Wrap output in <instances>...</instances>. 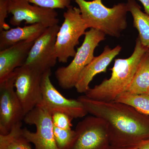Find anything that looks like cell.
<instances>
[{"mask_svg":"<svg viewBox=\"0 0 149 149\" xmlns=\"http://www.w3.org/2000/svg\"><path fill=\"white\" fill-rule=\"evenodd\" d=\"M77 100L88 113L107 123L109 141L114 147L137 149L141 141L149 139V116L114 101L96 100L85 95Z\"/></svg>","mask_w":149,"mask_h":149,"instance_id":"obj_1","label":"cell"},{"mask_svg":"<svg viewBox=\"0 0 149 149\" xmlns=\"http://www.w3.org/2000/svg\"><path fill=\"white\" fill-rule=\"evenodd\" d=\"M148 50L138 37L132 54L128 58L116 59L111 69V75L109 79L90 88L85 95L96 100L114 101L118 96L128 90L141 59Z\"/></svg>","mask_w":149,"mask_h":149,"instance_id":"obj_2","label":"cell"},{"mask_svg":"<svg viewBox=\"0 0 149 149\" xmlns=\"http://www.w3.org/2000/svg\"><path fill=\"white\" fill-rule=\"evenodd\" d=\"M88 28L99 30L105 35L118 38L127 27L126 3H120L111 8L107 7L102 0H74Z\"/></svg>","mask_w":149,"mask_h":149,"instance_id":"obj_3","label":"cell"},{"mask_svg":"<svg viewBox=\"0 0 149 149\" xmlns=\"http://www.w3.org/2000/svg\"><path fill=\"white\" fill-rule=\"evenodd\" d=\"M105 39V35L91 28L85 34L82 45L77 48L74 58L67 66L61 67L56 70L55 77L58 85L68 90L75 88L80 73L94 58L95 49Z\"/></svg>","mask_w":149,"mask_h":149,"instance_id":"obj_4","label":"cell"},{"mask_svg":"<svg viewBox=\"0 0 149 149\" xmlns=\"http://www.w3.org/2000/svg\"><path fill=\"white\" fill-rule=\"evenodd\" d=\"M63 16L64 21L57 35L55 51L58 61L66 63L69 58L75 56V47L79 44L80 37L85 35L88 28L79 8L70 6Z\"/></svg>","mask_w":149,"mask_h":149,"instance_id":"obj_5","label":"cell"},{"mask_svg":"<svg viewBox=\"0 0 149 149\" xmlns=\"http://www.w3.org/2000/svg\"><path fill=\"white\" fill-rule=\"evenodd\" d=\"M75 135L65 149H105L109 142L107 123L89 116L77 123Z\"/></svg>","mask_w":149,"mask_h":149,"instance_id":"obj_6","label":"cell"},{"mask_svg":"<svg viewBox=\"0 0 149 149\" xmlns=\"http://www.w3.org/2000/svg\"><path fill=\"white\" fill-rule=\"evenodd\" d=\"M24 120L26 124L36 126L35 132L22 129L24 136L35 149H59L54 136L52 114L42 105L39 104L28 113Z\"/></svg>","mask_w":149,"mask_h":149,"instance_id":"obj_7","label":"cell"},{"mask_svg":"<svg viewBox=\"0 0 149 149\" xmlns=\"http://www.w3.org/2000/svg\"><path fill=\"white\" fill-rule=\"evenodd\" d=\"M15 88L25 115L41 102V83L44 73L27 65L14 71Z\"/></svg>","mask_w":149,"mask_h":149,"instance_id":"obj_8","label":"cell"},{"mask_svg":"<svg viewBox=\"0 0 149 149\" xmlns=\"http://www.w3.org/2000/svg\"><path fill=\"white\" fill-rule=\"evenodd\" d=\"M51 70L43 74L41 83L42 99L41 104L51 114L54 113H65L73 118H81L88 113L78 100L66 98L62 95L51 82Z\"/></svg>","mask_w":149,"mask_h":149,"instance_id":"obj_9","label":"cell"},{"mask_svg":"<svg viewBox=\"0 0 149 149\" xmlns=\"http://www.w3.org/2000/svg\"><path fill=\"white\" fill-rule=\"evenodd\" d=\"M14 72L0 83V134L6 135L13 127L24 119L25 115L14 90Z\"/></svg>","mask_w":149,"mask_h":149,"instance_id":"obj_10","label":"cell"},{"mask_svg":"<svg viewBox=\"0 0 149 149\" xmlns=\"http://www.w3.org/2000/svg\"><path fill=\"white\" fill-rule=\"evenodd\" d=\"M60 27L58 24L48 27L35 40L24 65L35 68L43 73L51 70L58 61L55 46Z\"/></svg>","mask_w":149,"mask_h":149,"instance_id":"obj_11","label":"cell"},{"mask_svg":"<svg viewBox=\"0 0 149 149\" xmlns=\"http://www.w3.org/2000/svg\"><path fill=\"white\" fill-rule=\"evenodd\" d=\"M8 13L13 15L10 23L19 26L22 22L25 24H41L49 27L58 24V13L55 9L32 5L27 0H9Z\"/></svg>","mask_w":149,"mask_h":149,"instance_id":"obj_12","label":"cell"},{"mask_svg":"<svg viewBox=\"0 0 149 149\" xmlns=\"http://www.w3.org/2000/svg\"><path fill=\"white\" fill-rule=\"evenodd\" d=\"M121 50L119 45L112 49L106 46L100 55L94 57L80 73L75 87L77 93L85 94L90 89L89 85L94 77L99 73L106 72L107 67Z\"/></svg>","mask_w":149,"mask_h":149,"instance_id":"obj_13","label":"cell"},{"mask_svg":"<svg viewBox=\"0 0 149 149\" xmlns=\"http://www.w3.org/2000/svg\"><path fill=\"white\" fill-rule=\"evenodd\" d=\"M34 42L22 41L0 51V83L5 80L17 68L24 65Z\"/></svg>","mask_w":149,"mask_h":149,"instance_id":"obj_14","label":"cell"},{"mask_svg":"<svg viewBox=\"0 0 149 149\" xmlns=\"http://www.w3.org/2000/svg\"><path fill=\"white\" fill-rule=\"evenodd\" d=\"M48 27L41 24L10 28L0 31V51L22 41L37 40Z\"/></svg>","mask_w":149,"mask_h":149,"instance_id":"obj_15","label":"cell"},{"mask_svg":"<svg viewBox=\"0 0 149 149\" xmlns=\"http://www.w3.org/2000/svg\"><path fill=\"white\" fill-rule=\"evenodd\" d=\"M128 12L133 19V25L139 33V38L144 47L149 49V15L141 10L135 0H127Z\"/></svg>","mask_w":149,"mask_h":149,"instance_id":"obj_16","label":"cell"},{"mask_svg":"<svg viewBox=\"0 0 149 149\" xmlns=\"http://www.w3.org/2000/svg\"><path fill=\"white\" fill-rule=\"evenodd\" d=\"M149 90V54L143 56L127 92L134 94H148Z\"/></svg>","mask_w":149,"mask_h":149,"instance_id":"obj_17","label":"cell"},{"mask_svg":"<svg viewBox=\"0 0 149 149\" xmlns=\"http://www.w3.org/2000/svg\"><path fill=\"white\" fill-rule=\"evenodd\" d=\"M22 126V123H18L8 134H0V149H33L23 135Z\"/></svg>","mask_w":149,"mask_h":149,"instance_id":"obj_18","label":"cell"},{"mask_svg":"<svg viewBox=\"0 0 149 149\" xmlns=\"http://www.w3.org/2000/svg\"><path fill=\"white\" fill-rule=\"evenodd\" d=\"M114 101L133 107L142 114L149 116V95L124 92L119 95Z\"/></svg>","mask_w":149,"mask_h":149,"instance_id":"obj_19","label":"cell"},{"mask_svg":"<svg viewBox=\"0 0 149 149\" xmlns=\"http://www.w3.org/2000/svg\"><path fill=\"white\" fill-rule=\"evenodd\" d=\"M54 126V136L58 147L59 149H66L74 138L75 131Z\"/></svg>","mask_w":149,"mask_h":149,"instance_id":"obj_20","label":"cell"},{"mask_svg":"<svg viewBox=\"0 0 149 149\" xmlns=\"http://www.w3.org/2000/svg\"><path fill=\"white\" fill-rule=\"evenodd\" d=\"M29 3L45 8H67L70 6V0H27Z\"/></svg>","mask_w":149,"mask_h":149,"instance_id":"obj_21","label":"cell"},{"mask_svg":"<svg viewBox=\"0 0 149 149\" xmlns=\"http://www.w3.org/2000/svg\"><path fill=\"white\" fill-rule=\"evenodd\" d=\"M54 126L64 129H71L72 126V118L65 113L61 112L54 113L52 115Z\"/></svg>","mask_w":149,"mask_h":149,"instance_id":"obj_22","label":"cell"},{"mask_svg":"<svg viewBox=\"0 0 149 149\" xmlns=\"http://www.w3.org/2000/svg\"><path fill=\"white\" fill-rule=\"evenodd\" d=\"M8 2L9 0H0V31L10 29L6 22L9 13Z\"/></svg>","mask_w":149,"mask_h":149,"instance_id":"obj_23","label":"cell"},{"mask_svg":"<svg viewBox=\"0 0 149 149\" xmlns=\"http://www.w3.org/2000/svg\"><path fill=\"white\" fill-rule=\"evenodd\" d=\"M137 149H149V139L142 141L137 147Z\"/></svg>","mask_w":149,"mask_h":149,"instance_id":"obj_24","label":"cell"},{"mask_svg":"<svg viewBox=\"0 0 149 149\" xmlns=\"http://www.w3.org/2000/svg\"><path fill=\"white\" fill-rule=\"evenodd\" d=\"M143 6L145 12L149 15V0H139Z\"/></svg>","mask_w":149,"mask_h":149,"instance_id":"obj_25","label":"cell"},{"mask_svg":"<svg viewBox=\"0 0 149 149\" xmlns=\"http://www.w3.org/2000/svg\"><path fill=\"white\" fill-rule=\"evenodd\" d=\"M121 149H134L133 148H121Z\"/></svg>","mask_w":149,"mask_h":149,"instance_id":"obj_26","label":"cell"},{"mask_svg":"<svg viewBox=\"0 0 149 149\" xmlns=\"http://www.w3.org/2000/svg\"><path fill=\"white\" fill-rule=\"evenodd\" d=\"M148 53L149 54V49L148 50Z\"/></svg>","mask_w":149,"mask_h":149,"instance_id":"obj_27","label":"cell"},{"mask_svg":"<svg viewBox=\"0 0 149 149\" xmlns=\"http://www.w3.org/2000/svg\"><path fill=\"white\" fill-rule=\"evenodd\" d=\"M148 95H149V90L148 91Z\"/></svg>","mask_w":149,"mask_h":149,"instance_id":"obj_28","label":"cell"}]
</instances>
